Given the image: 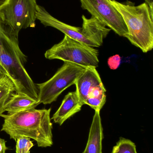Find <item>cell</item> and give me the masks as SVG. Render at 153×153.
Masks as SVG:
<instances>
[{"label": "cell", "instance_id": "cell-1", "mask_svg": "<svg viewBox=\"0 0 153 153\" xmlns=\"http://www.w3.org/2000/svg\"><path fill=\"white\" fill-rule=\"evenodd\" d=\"M18 37L0 18V64L13 83L16 93L38 99V91L25 68L27 57L20 48Z\"/></svg>", "mask_w": 153, "mask_h": 153}, {"label": "cell", "instance_id": "cell-2", "mask_svg": "<svg viewBox=\"0 0 153 153\" xmlns=\"http://www.w3.org/2000/svg\"><path fill=\"white\" fill-rule=\"evenodd\" d=\"M51 109H31L12 114H2L4 123L1 131L16 141L19 137L33 139L40 147H51L53 145Z\"/></svg>", "mask_w": 153, "mask_h": 153}, {"label": "cell", "instance_id": "cell-3", "mask_svg": "<svg viewBox=\"0 0 153 153\" xmlns=\"http://www.w3.org/2000/svg\"><path fill=\"white\" fill-rule=\"evenodd\" d=\"M122 16L127 27L125 37L143 53L153 48V9L146 2L135 5L130 1L109 0Z\"/></svg>", "mask_w": 153, "mask_h": 153}, {"label": "cell", "instance_id": "cell-4", "mask_svg": "<svg viewBox=\"0 0 153 153\" xmlns=\"http://www.w3.org/2000/svg\"><path fill=\"white\" fill-rule=\"evenodd\" d=\"M45 56L49 60L58 59L85 68H96L99 63L98 49L66 35L61 42L47 50Z\"/></svg>", "mask_w": 153, "mask_h": 153}, {"label": "cell", "instance_id": "cell-5", "mask_svg": "<svg viewBox=\"0 0 153 153\" xmlns=\"http://www.w3.org/2000/svg\"><path fill=\"white\" fill-rule=\"evenodd\" d=\"M52 77L46 82L37 84L38 99L45 105L55 102L63 91L74 85L76 79L86 68L72 63L64 62Z\"/></svg>", "mask_w": 153, "mask_h": 153}, {"label": "cell", "instance_id": "cell-6", "mask_svg": "<svg viewBox=\"0 0 153 153\" xmlns=\"http://www.w3.org/2000/svg\"><path fill=\"white\" fill-rule=\"evenodd\" d=\"M37 0H8L0 8V18L19 37L22 29L36 26Z\"/></svg>", "mask_w": 153, "mask_h": 153}, {"label": "cell", "instance_id": "cell-7", "mask_svg": "<svg viewBox=\"0 0 153 153\" xmlns=\"http://www.w3.org/2000/svg\"><path fill=\"white\" fill-rule=\"evenodd\" d=\"M81 7L111 30L125 37L128 29L120 13L109 0H80Z\"/></svg>", "mask_w": 153, "mask_h": 153}, {"label": "cell", "instance_id": "cell-8", "mask_svg": "<svg viewBox=\"0 0 153 153\" xmlns=\"http://www.w3.org/2000/svg\"><path fill=\"white\" fill-rule=\"evenodd\" d=\"M36 18L45 27H51L63 32L65 35L89 46L97 48L96 45L85 38L82 34L81 27L66 24L56 19L41 6L38 5Z\"/></svg>", "mask_w": 153, "mask_h": 153}, {"label": "cell", "instance_id": "cell-9", "mask_svg": "<svg viewBox=\"0 0 153 153\" xmlns=\"http://www.w3.org/2000/svg\"><path fill=\"white\" fill-rule=\"evenodd\" d=\"M82 19L81 32L84 36L96 45L97 48L102 45L103 40L107 37L111 29L93 16L88 19L82 15Z\"/></svg>", "mask_w": 153, "mask_h": 153}, {"label": "cell", "instance_id": "cell-10", "mask_svg": "<svg viewBox=\"0 0 153 153\" xmlns=\"http://www.w3.org/2000/svg\"><path fill=\"white\" fill-rule=\"evenodd\" d=\"M103 83L98 72L95 68H87L76 79L75 84L77 95L81 103L95 87Z\"/></svg>", "mask_w": 153, "mask_h": 153}, {"label": "cell", "instance_id": "cell-11", "mask_svg": "<svg viewBox=\"0 0 153 153\" xmlns=\"http://www.w3.org/2000/svg\"><path fill=\"white\" fill-rule=\"evenodd\" d=\"M83 105L76 92H70L65 96L61 105L51 119L61 126L67 120L81 111Z\"/></svg>", "mask_w": 153, "mask_h": 153}, {"label": "cell", "instance_id": "cell-12", "mask_svg": "<svg viewBox=\"0 0 153 153\" xmlns=\"http://www.w3.org/2000/svg\"><path fill=\"white\" fill-rule=\"evenodd\" d=\"M100 112L95 111L88 142L82 153H102V142L104 136Z\"/></svg>", "mask_w": 153, "mask_h": 153}, {"label": "cell", "instance_id": "cell-13", "mask_svg": "<svg viewBox=\"0 0 153 153\" xmlns=\"http://www.w3.org/2000/svg\"><path fill=\"white\" fill-rule=\"evenodd\" d=\"M40 104L38 99L24 94L14 92L5 103L4 110L8 114H12L36 108Z\"/></svg>", "mask_w": 153, "mask_h": 153}, {"label": "cell", "instance_id": "cell-14", "mask_svg": "<svg viewBox=\"0 0 153 153\" xmlns=\"http://www.w3.org/2000/svg\"><path fill=\"white\" fill-rule=\"evenodd\" d=\"M16 89L10 79L7 76L0 78V117L5 112L4 106Z\"/></svg>", "mask_w": 153, "mask_h": 153}, {"label": "cell", "instance_id": "cell-15", "mask_svg": "<svg viewBox=\"0 0 153 153\" xmlns=\"http://www.w3.org/2000/svg\"><path fill=\"white\" fill-rule=\"evenodd\" d=\"M111 153H137L135 144L129 139L120 137Z\"/></svg>", "mask_w": 153, "mask_h": 153}, {"label": "cell", "instance_id": "cell-16", "mask_svg": "<svg viewBox=\"0 0 153 153\" xmlns=\"http://www.w3.org/2000/svg\"><path fill=\"white\" fill-rule=\"evenodd\" d=\"M106 102V95L105 93H103L98 96L88 98L84 101V104L89 105L95 111H100Z\"/></svg>", "mask_w": 153, "mask_h": 153}, {"label": "cell", "instance_id": "cell-17", "mask_svg": "<svg viewBox=\"0 0 153 153\" xmlns=\"http://www.w3.org/2000/svg\"><path fill=\"white\" fill-rule=\"evenodd\" d=\"M16 142V153H30L31 149L34 146L30 138L26 137H19Z\"/></svg>", "mask_w": 153, "mask_h": 153}, {"label": "cell", "instance_id": "cell-18", "mask_svg": "<svg viewBox=\"0 0 153 153\" xmlns=\"http://www.w3.org/2000/svg\"><path fill=\"white\" fill-rule=\"evenodd\" d=\"M108 65L111 70H115L119 68L121 63V57L119 55H116L108 59Z\"/></svg>", "mask_w": 153, "mask_h": 153}, {"label": "cell", "instance_id": "cell-19", "mask_svg": "<svg viewBox=\"0 0 153 153\" xmlns=\"http://www.w3.org/2000/svg\"><path fill=\"white\" fill-rule=\"evenodd\" d=\"M8 147L6 146V141L0 137V153H5Z\"/></svg>", "mask_w": 153, "mask_h": 153}, {"label": "cell", "instance_id": "cell-20", "mask_svg": "<svg viewBox=\"0 0 153 153\" xmlns=\"http://www.w3.org/2000/svg\"><path fill=\"white\" fill-rule=\"evenodd\" d=\"M7 76L5 71L4 70L1 65L0 64V78H2L4 76Z\"/></svg>", "mask_w": 153, "mask_h": 153}, {"label": "cell", "instance_id": "cell-21", "mask_svg": "<svg viewBox=\"0 0 153 153\" xmlns=\"http://www.w3.org/2000/svg\"><path fill=\"white\" fill-rule=\"evenodd\" d=\"M145 2L147 3L152 9H153V0H144Z\"/></svg>", "mask_w": 153, "mask_h": 153}, {"label": "cell", "instance_id": "cell-22", "mask_svg": "<svg viewBox=\"0 0 153 153\" xmlns=\"http://www.w3.org/2000/svg\"><path fill=\"white\" fill-rule=\"evenodd\" d=\"M8 0H0V8Z\"/></svg>", "mask_w": 153, "mask_h": 153}]
</instances>
